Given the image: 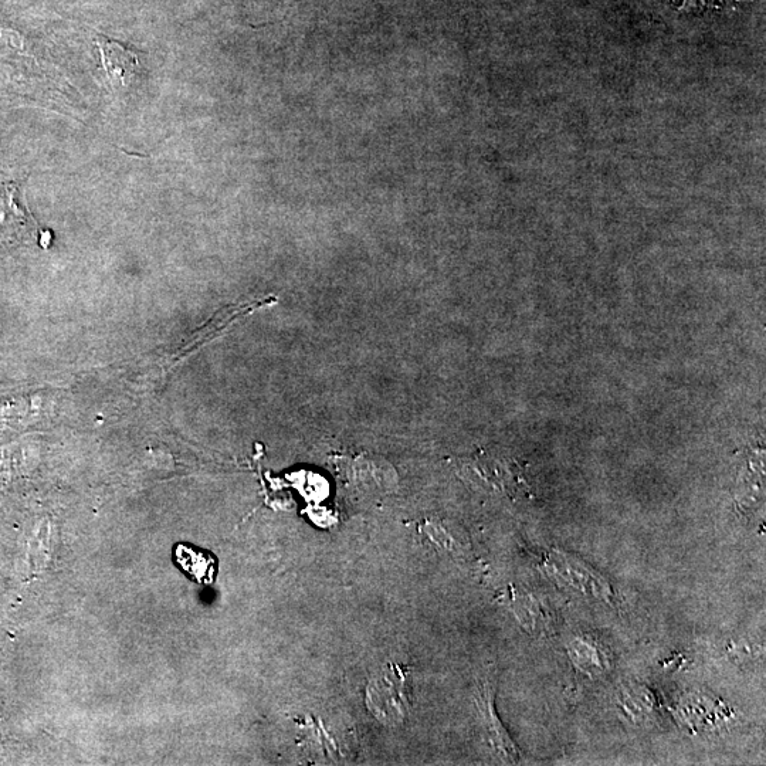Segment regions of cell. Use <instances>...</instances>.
<instances>
[{
  "instance_id": "obj_11",
  "label": "cell",
  "mask_w": 766,
  "mask_h": 766,
  "mask_svg": "<svg viewBox=\"0 0 766 766\" xmlns=\"http://www.w3.org/2000/svg\"><path fill=\"white\" fill-rule=\"evenodd\" d=\"M728 652H730V656L732 659L737 660V662H748V660H751L752 657H754V653H752L751 645L747 642H740L735 643V645H731L730 649H728Z\"/></svg>"
},
{
  "instance_id": "obj_7",
  "label": "cell",
  "mask_w": 766,
  "mask_h": 766,
  "mask_svg": "<svg viewBox=\"0 0 766 766\" xmlns=\"http://www.w3.org/2000/svg\"><path fill=\"white\" fill-rule=\"evenodd\" d=\"M566 653H568L569 660L574 664L575 669L585 676L592 677V679L605 676L612 667L609 653L592 636L576 635L572 637L566 645Z\"/></svg>"
},
{
  "instance_id": "obj_4",
  "label": "cell",
  "mask_w": 766,
  "mask_h": 766,
  "mask_svg": "<svg viewBox=\"0 0 766 766\" xmlns=\"http://www.w3.org/2000/svg\"><path fill=\"white\" fill-rule=\"evenodd\" d=\"M476 704L488 745L503 761L517 762L521 758L520 751L505 731L500 718L497 717L496 707H494V687L491 686V681H486L477 691Z\"/></svg>"
},
{
  "instance_id": "obj_5",
  "label": "cell",
  "mask_w": 766,
  "mask_h": 766,
  "mask_svg": "<svg viewBox=\"0 0 766 766\" xmlns=\"http://www.w3.org/2000/svg\"><path fill=\"white\" fill-rule=\"evenodd\" d=\"M15 188L0 186V242L27 243L43 239L36 220L29 212L20 209L15 201Z\"/></svg>"
},
{
  "instance_id": "obj_3",
  "label": "cell",
  "mask_w": 766,
  "mask_h": 766,
  "mask_svg": "<svg viewBox=\"0 0 766 766\" xmlns=\"http://www.w3.org/2000/svg\"><path fill=\"white\" fill-rule=\"evenodd\" d=\"M676 714L680 723L694 734L724 730L734 718L727 704L704 691H691L681 698Z\"/></svg>"
},
{
  "instance_id": "obj_2",
  "label": "cell",
  "mask_w": 766,
  "mask_h": 766,
  "mask_svg": "<svg viewBox=\"0 0 766 766\" xmlns=\"http://www.w3.org/2000/svg\"><path fill=\"white\" fill-rule=\"evenodd\" d=\"M369 711L382 724L396 725L409 713V690L405 674L398 666L385 667L366 690Z\"/></svg>"
},
{
  "instance_id": "obj_1",
  "label": "cell",
  "mask_w": 766,
  "mask_h": 766,
  "mask_svg": "<svg viewBox=\"0 0 766 766\" xmlns=\"http://www.w3.org/2000/svg\"><path fill=\"white\" fill-rule=\"evenodd\" d=\"M541 566L545 575L559 586L610 605L615 602V592L608 578L586 564L584 559L555 548L542 555Z\"/></svg>"
},
{
  "instance_id": "obj_6",
  "label": "cell",
  "mask_w": 766,
  "mask_h": 766,
  "mask_svg": "<svg viewBox=\"0 0 766 766\" xmlns=\"http://www.w3.org/2000/svg\"><path fill=\"white\" fill-rule=\"evenodd\" d=\"M616 706L625 723L635 728H646L656 721L659 704L653 691L643 684L632 683L620 687Z\"/></svg>"
},
{
  "instance_id": "obj_8",
  "label": "cell",
  "mask_w": 766,
  "mask_h": 766,
  "mask_svg": "<svg viewBox=\"0 0 766 766\" xmlns=\"http://www.w3.org/2000/svg\"><path fill=\"white\" fill-rule=\"evenodd\" d=\"M96 43L100 47L101 61H103L105 73H107L111 84L121 87L130 86L138 66H140V61H138L135 53L125 49L120 43L105 39V37L98 36Z\"/></svg>"
},
{
  "instance_id": "obj_9",
  "label": "cell",
  "mask_w": 766,
  "mask_h": 766,
  "mask_svg": "<svg viewBox=\"0 0 766 766\" xmlns=\"http://www.w3.org/2000/svg\"><path fill=\"white\" fill-rule=\"evenodd\" d=\"M174 562L179 569L198 584H212L216 575V559L212 554L191 544L174 547Z\"/></svg>"
},
{
  "instance_id": "obj_10",
  "label": "cell",
  "mask_w": 766,
  "mask_h": 766,
  "mask_svg": "<svg viewBox=\"0 0 766 766\" xmlns=\"http://www.w3.org/2000/svg\"><path fill=\"white\" fill-rule=\"evenodd\" d=\"M514 613L521 625L532 635H547L552 629V615L540 599L532 595L520 596L515 601Z\"/></svg>"
}]
</instances>
